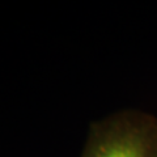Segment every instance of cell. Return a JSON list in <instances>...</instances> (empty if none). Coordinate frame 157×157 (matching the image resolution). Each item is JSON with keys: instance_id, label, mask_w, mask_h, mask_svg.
<instances>
[{"instance_id": "1", "label": "cell", "mask_w": 157, "mask_h": 157, "mask_svg": "<svg viewBox=\"0 0 157 157\" xmlns=\"http://www.w3.org/2000/svg\"><path fill=\"white\" fill-rule=\"evenodd\" d=\"M80 157H157V115L126 109L93 122Z\"/></svg>"}]
</instances>
